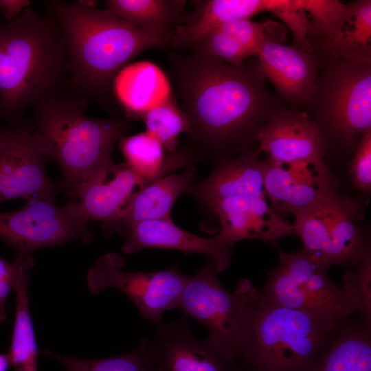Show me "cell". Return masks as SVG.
<instances>
[{
    "instance_id": "obj_1",
    "label": "cell",
    "mask_w": 371,
    "mask_h": 371,
    "mask_svg": "<svg viewBox=\"0 0 371 371\" xmlns=\"http://www.w3.org/2000/svg\"><path fill=\"white\" fill-rule=\"evenodd\" d=\"M168 58L189 122L188 146L200 159L221 162L252 150L258 131L285 106L267 88L258 62L236 67L193 49Z\"/></svg>"
},
{
    "instance_id": "obj_2",
    "label": "cell",
    "mask_w": 371,
    "mask_h": 371,
    "mask_svg": "<svg viewBox=\"0 0 371 371\" xmlns=\"http://www.w3.org/2000/svg\"><path fill=\"white\" fill-rule=\"evenodd\" d=\"M49 14L63 38L69 84L82 98H108L119 72L138 54L170 40L135 26L108 9L49 1Z\"/></svg>"
},
{
    "instance_id": "obj_3",
    "label": "cell",
    "mask_w": 371,
    "mask_h": 371,
    "mask_svg": "<svg viewBox=\"0 0 371 371\" xmlns=\"http://www.w3.org/2000/svg\"><path fill=\"white\" fill-rule=\"evenodd\" d=\"M68 74L62 34L48 14L30 7L0 23V118L13 119L60 93Z\"/></svg>"
},
{
    "instance_id": "obj_4",
    "label": "cell",
    "mask_w": 371,
    "mask_h": 371,
    "mask_svg": "<svg viewBox=\"0 0 371 371\" xmlns=\"http://www.w3.org/2000/svg\"><path fill=\"white\" fill-rule=\"evenodd\" d=\"M87 103L58 93L33 106V136L47 160L60 168L62 189L71 200L85 182L114 164V146L130 126L129 119L87 116Z\"/></svg>"
},
{
    "instance_id": "obj_5",
    "label": "cell",
    "mask_w": 371,
    "mask_h": 371,
    "mask_svg": "<svg viewBox=\"0 0 371 371\" xmlns=\"http://www.w3.org/2000/svg\"><path fill=\"white\" fill-rule=\"evenodd\" d=\"M322 59L304 112L318 128L326 150L328 144L356 150L361 136L371 131V63Z\"/></svg>"
},
{
    "instance_id": "obj_6",
    "label": "cell",
    "mask_w": 371,
    "mask_h": 371,
    "mask_svg": "<svg viewBox=\"0 0 371 371\" xmlns=\"http://www.w3.org/2000/svg\"><path fill=\"white\" fill-rule=\"evenodd\" d=\"M330 335L309 315L262 300L258 291L241 366L248 371H311Z\"/></svg>"
},
{
    "instance_id": "obj_7",
    "label": "cell",
    "mask_w": 371,
    "mask_h": 371,
    "mask_svg": "<svg viewBox=\"0 0 371 371\" xmlns=\"http://www.w3.org/2000/svg\"><path fill=\"white\" fill-rule=\"evenodd\" d=\"M328 268L301 251H280L276 267L267 273L264 301L304 313L333 333L358 313L357 304L344 285L335 284Z\"/></svg>"
},
{
    "instance_id": "obj_8",
    "label": "cell",
    "mask_w": 371,
    "mask_h": 371,
    "mask_svg": "<svg viewBox=\"0 0 371 371\" xmlns=\"http://www.w3.org/2000/svg\"><path fill=\"white\" fill-rule=\"evenodd\" d=\"M212 260L188 278L178 308L207 330L208 342L227 359L236 363L249 339L253 306L258 289L247 279L234 291L225 289Z\"/></svg>"
},
{
    "instance_id": "obj_9",
    "label": "cell",
    "mask_w": 371,
    "mask_h": 371,
    "mask_svg": "<svg viewBox=\"0 0 371 371\" xmlns=\"http://www.w3.org/2000/svg\"><path fill=\"white\" fill-rule=\"evenodd\" d=\"M362 214L358 200L337 192L295 214L294 233L302 241V251L328 269L356 267L370 252L357 225Z\"/></svg>"
},
{
    "instance_id": "obj_10",
    "label": "cell",
    "mask_w": 371,
    "mask_h": 371,
    "mask_svg": "<svg viewBox=\"0 0 371 371\" xmlns=\"http://www.w3.org/2000/svg\"><path fill=\"white\" fill-rule=\"evenodd\" d=\"M89 223L76 201L60 206L49 200L32 199L16 211L0 212V240L17 253L30 254L72 240L88 244L93 237Z\"/></svg>"
},
{
    "instance_id": "obj_11",
    "label": "cell",
    "mask_w": 371,
    "mask_h": 371,
    "mask_svg": "<svg viewBox=\"0 0 371 371\" xmlns=\"http://www.w3.org/2000/svg\"><path fill=\"white\" fill-rule=\"evenodd\" d=\"M124 258L111 252L100 256L87 273V284L92 294L115 288L124 293L141 316L155 326L162 323L166 311L178 308L188 277L177 269L152 272H126Z\"/></svg>"
},
{
    "instance_id": "obj_12",
    "label": "cell",
    "mask_w": 371,
    "mask_h": 371,
    "mask_svg": "<svg viewBox=\"0 0 371 371\" xmlns=\"http://www.w3.org/2000/svg\"><path fill=\"white\" fill-rule=\"evenodd\" d=\"M32 132V124H19L14 138L0 148V203L16 198L55 201L58 189Z\"/></svg>"
},
{
    "instance_id": "obj_13",
    "label": "cell",
    "mask_w": 371,
    "mask_h": 371,
    "mask_svg": "<svg viewBox=\"0 0 371 371\" xmlns=\"http://www.w3.org/2000/svg\"><path fill=\"white\" fill-rule=\"evenodd\" d=\"M265 192L280 216L296 214L337 192L324 161L278 163L267 159Z\"/></svg>"
},
{
    "instance_id": "obj_14",
    "label": "cell",
    "mask_w": 371,
    "mask_h": 371,
    "mask_svg": "<svg viewBox=\"0 0 371 371\" xmlns=\"http://www.w3.org/2000/svg\"><path fill=\"white\" fill-rule=\"evenodd\" d=\"M150 357L159 371H235L236 365L207 340L192 333L186 316L157 325L147 337Z\"/></svg>"
},
{
    "instance_id": "obj_15",
    "label": "cell",
    "mask_w": 371,
    "mask_h": 371,
    "mask_svg": "<svg viewBox=\"0 0 371 371\" xmlns=\"http://www.w3.org/2000/svg\"><path fill=\"white\" fill-rule=\"evenodd\" d=\"M258 153L278 163L320 161L326 152L324 139L304 111L284 106L258 131Z\"/></svg>"
},
{
    "instance_id": "obj_16",
    "label": "cell",
    "mask_w": 371,
    "mask_h": 371,
    "mask_svg": "<svg viewBox=\"0 0 371 371\" xmlns=\"http://www.w3.org/2000/svg\"><path fill=\"white\" fill-rule=\"evenodd\" d=\"M207 210L218 218L220 229L216 236L232 247L245 239L276 243L284 236L295 234L293 225L278 214L265 197H227L216 201Z\"/></svg>"
},
{
    "instance_id": "obj_17",
    "label": "cell",
    "mask_w": 371,
    "mask_h": 371,
    "mask_svg": "<svg viewBox=\"0 0 371 371\" xmlns=\"http://www.w3.org/2000/svg\"><path fill=\"white\" fill-rule=\"evenodd\" d=\"M257 58L265 78L275 86L281 98L295 109L306 102L322 65L318 54L285 45L275 34L265 40Z\"/></svg>"
},
{
    "instance_id": "obj_18",
    "label": "cell",
    "mask_w": 371,
    "mask_h": 371,
    "mask_svg": "<svg viewBox=\"0 0 371 371\" xmlns=\"http://www.w3.org/2000/svg\"><path fill=\"white\" fill-rule=\"evenodd\" d=\"M322 58L371 63V1L343 3L335 16L309 39Z\"/></svg>"
},
{
    "instance_id": "obj_19",
    "label": "cell",
    "mask_w": 371,
    "mask_h": 371,
    "mask_svg": "<svg viewBox=\"0 0 371 371\" xmlns=\"http://www.w3.org/2000/svg\"><path fill=\"white\" fill-rule=\"evenodd\" d=\"M249 150L219 162L204 180L186 190L205 208L221 199L240 196L266 197L267 159Z\"/></svg>"
},
{
    "instance_id": "obj_20",
    "label": "cell",
    "mask_w": 371,
    "mask_h": 371,
    "mask_svg": "<svg viewBox=\"0 0 371 371\" xmlns=\"http://www.w3.org/2000/svg\"><path fill=\"white\" fill-rule=\"evenodd\" d=\"M195 168L183 173L170 174L141 188L134 192L118 215L108 224L101 225L106 237L114 233L126 236L139 223L155 220H172L171 210L178 197L196 182Z\"/></svg>"
},
{
    "instance_id": "obj_21",
    "label": "cell",
    "mask_w": 371,
    "mask_h": 371,
    "mask_svg": "<svg viewBox=\"0 0 371 371\" xmlns=\"http://www.w3.org/2000/svg\"><path fill=\"white\" fill-rule=\"evenodd\" d=\"M148 248L204 254L214 262L218 272L227 268L233 253L232 246L216 236L207 238L195 235L179 227L172 220L139 223L126 236L122 250L130 254Z\"/></svg>"
},
{
    "instance_id": "obj_22",
    "label": "cell",
    "mask_w": 371,
    "mask_h": 371,
    "mask_svg": "<svg viewBox=\"0 0 371 371\" xmlns=\"http://www.w3.org/2000/svg\"><path fill=\"white\" fill-rule=\"evenodd\" d=\"M137 186L144 187L142 181L126 164L114 163L85 182L74 201L89 222L98 221L103 225L118 215Z\"/></svg>"
},
{
    "instance_id": "obj_23",
    "label": "cell",
    "mask_w": 371,
    "mask_h": 371,
    "mask_svg": "<svg viewBox=\"0 0 371 371\" xmlns=\"http://www.w3.org/2000/svg\"><path fill=\"white\" fill-rule=\"evenodd\" d=\"M278 25L249 19L229 21L209 31L191 47L204 56L240 67L247 58L257 57L265 40L277 34L272 30Z\"/></svg>"
},
{
    "instance_id": "obj_24",
    "label": "cell",
    "mask_w": 371,
    "mask_h": 371,
    "mask_svg": "<svg viewBox=\"0 0 371 371\" xmlns=\"http://www.w3.org/2000/svg\"><path fill=\"white\" fill-rule=\"evenodd\" d=\"M281 0H207L196 1L193 14L178 27L170 46L177 49L192 47L209 31L229 21L249 19L262 12L275 10Z\"/></svg>"
},
{
    "instance_id": "obj_25",
    "label": "cell",
    "mask_w": 371,
    "mask_h": 371,
    "mask_svg": "<svg viewBox=\"0 0 371 371\" xmlns=\"http://www.w3.org/2000/svg\"><path fill=\"white\" fill-rule=\"evenodd\" d=\"M119 148L126 165L144 186L200 159L188 146L166 156L161 143L147 131L123 137Z\"/></svg>"
},
{
    "instance_id": "obj_26",
    "label": "cell",
    "mask_w": 371,
    "mask_h": 371,
    "mask_svg": "<svg viewBox=\"0 0 371 371\" xmlns=\"http://www.w3.org/2000/svg\"><path fill=\"white\" fill-rule=\"evenodd\" d=\"M113 91L128 119L139 118L171 96L166 76L157 65L148 61L123 68L114 80Z\"/></svg>"
},
{
    "instance_id": "obj_27",
    "label": "cell",
    "mask_w": 371,
    "mask_h": 371,
    "mask_svg": "<svg viewBox=\"0 0 371 371\" xmlns=\"http://www.w3.org/2000/svg\"><path fill=\"white\" fill-rule=\"evenodd\" d=\"M106 9L128 23L168 38L189 15L182 0H109Z\"/></svg>"
},
{
    "instance_id": "obj_28",
    "label": "cell",
    "mask_w": 371,
    "mask_h": 371,
    "mask_svg": "<svg viewBox=\"0 0 371 371\" xmlns=\"http://www.w3.org/2000/svg\"><path fill=\"white\" fill-rule=\"evenodd\" d=\"M346 324L330 338L311 371H371L370 323Z\"/></svg>"
},
{
    "instance_id": "obj_29",
    "label": "cell",
    "mask_w": 371,
    "mask_h": 371,
    "mask_svg": "<svg viewBox=\"0 0 371 371\" xmlns=\"http://www.w3.org/2000/svg\"><path fill=\"white\" fill-rule=\"evenodd\" d=\"M35 261L29 258L22 267L14 291L16 297L15 317L9 352L14 371H38V350L30 310L28 284Z\"/></svg>"
},
{
    "instance_id": "obj_30",
    "label": "cell",
    "mask_w": 371,
    "mask_h": 371,
    "mask_svg": "<svg viewBox=\"0 0 371 371\" xmlns=\"http://www.w3.org/2000/svg\"><path fill=\"white\" fill-rule=\"evenodd\" d=\"M39 353L56 359L68 371H159L150 357L146 337L131 352L98 359H83L73 355L62 356L49 350H41Z\"/></svg>"
},
{
    "instance_id": "obj_31",
    "label": "cell",
    "mask_w": 371,
    "mask_h": 371,
    "mask_svg": "<svg viewBox=\"0 0 371 371\" xmlns=\"http://www.w3.org/2000/svg\"><path fill=\"white\" fill-rule=\"evenodd\" d=\"M171 96L139 117L146 125V131L155 137L170 153L177 150L179 135L189 131L186 113Z\"/></svg>"
},
{
    "instance_id": "obj_32",
    "label": "cell",
    "mask_w": 371,
    "mask_h": 371,
    "mask_svg": "<svg viewBox=\"0 0 371 371\" xmlns=\"http://www.w3.org/2000/svg\"><path fill=\"white\" fill-rule=\"evenodd\" d=\"M344 285L353 296L358 307V313L363 319L371 321V254L369 252L363 260L350 271L343 278Z\"/></svg>"
},
{
    "instance_id": "obj_33",
    "label": "cell",
    "mask_w": 371,
    "mask_h": 371,
    "mask_svg": "<svg viewBox=\"0 0 371 371\" xmlns=\"http://www.w3.org/2000/svg\"><path fill=\"white\" fill-rule=\"evenodd\" d=\"M272 13L291 30L292 45L308 52H315L308 41L309 19L304 8V0H282Z\"/></svg>"
},
{
    "instance_id": "obj_34",
    "label": "cell",
    "mask_w": 371,
    "mask_h": 371,
    "mask_svg": "<svg viewBox=\"0 0 371 371\" xmlns=\"http://www.w3.org/2000/svg\"><path fill=\"white\" fill-rule=\"evenodd\" d=\"M349 171L355 187L369 194L371 190V131L361 136Z\"/></svg>"
},
{
    "instance_id": "obj_35",
    "label": "cell",
    "mask_w": 371,
    "mask_h": 371,
    "mask_svg": "<svg viewBox=\"0 0 371 371\" xmlns=\"http://www.w3.org/2000/svg\"><path fill=\"white\" fill-rule=\"evenodd\" d=\"M31 256L30 254L17 253L12 262L6 260L4 257H0V323L5 322L7 319V298L11 292L14 291L19 274Z\"/></svg>"
},
{
    "instance_id": "obj_36",
    "label": "cell",
    "mask_w": 371,
    "mask_h": 371,
    "mask_svg": "<svg viewBox=\"0 0 371 371\" xmlns=\"http://www.w3.org/2000/svg\"><path fill=\"white\" fill-rule=\"evenodd\" d=\"M30 4L28 0H0V11L6 21H10L17 17Z\"/></svg>"
},
{
    "instance_id": "obj_37",
    "label": "cell",
    "mask_w": 371,
    "mask_h": 371,
    "mask_svg": "<svg viewBox=\"0 0 371 371\" xmlns=\"http://www.w3.org/2000/svg\"><path fill=\"white\" fill-rule=\"evenodd\" d=\"M19 128L16 124L11 128L0 129V148L7 145L15 136Z\"/></svg>"
},
{
    "instance_id": "obj_38",
    "label": "cell",
    "mask_w": 371,
    "mask_h": 371,
    "mask_svg": "<svg viewBox=\"0 0 371 371\" xmlns=\"http://www.w3.org/2000/svg\"><path fill=\"white\" fill-rule=\"evenodd\" d=\"M10 366L8 354L0 352V371H8Z\"/></svg>"
}]
</instances>
